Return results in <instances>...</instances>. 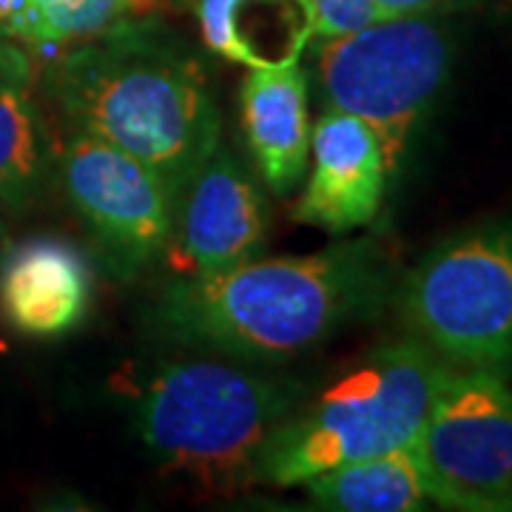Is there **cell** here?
<instances>
[{"label": "cell", "mask_w": 512, "mask_h": 512, "mask_svg": "<svg viewBox=\"0 0 512 512\" xmlns=\"http://www.w3.org/2000/svg\"><path fill=\"white\" fill-rule=\"evenodd\" d=\"M384 291L376 248L359 239L305 256L248 259L180 276L160 296L157 325L188 348L239 359H285L370 313Z\"/></svg>", "instance_id": "6da1fadb"}, {"label": "cell", "mask_w": 512, "mask_h": 512, "mask_svg": "<svg viewBox=\"0 0 512 512\" xmlns=\"http://www.w3.org/2000/svg\"><path fill=\"white\" fill-rule=\"evenodd\" d=\"M57 100L80 134L154 168L177 197L220 148V111L200 60L128 23L60 60Z\"/></svg>", "instance_id": "7a4b0ae2"}, {"label": "cell", "mask_w": 512, "mask_h": 512, "mask_svg": "<svg viewBox=\"0 0 512 512\" xmlns=\"http://www.w3.org/2000/svg\"><path fill=\"white\" fill-rule=\"evenodd\" d=\"M296 390L222 362L154 370L134 399V430L165 476L211 495L256 484L268 439L291 416Z\"/></svg>", "instance_id": "3957f363"}, {"label": "cell", "mask_w": 512, "mask_h": 512, "mask_svg": "<svg viewBox=\"0 0 512 512\" xmlns=\"http://www.w3.org/2000/svg\"><path fill=\"white\" fill-rule=\"evenodd\" d=\"M450 370L416 339L370 350L276 427L256 481L296 487L330 467L410 447Z\"/></svg>", "instance_id": "277c9868"}, {"label": "cell", "mask_w": 512, "mask_h": 512, "mask_svg": "<svg viewBox=\"0 0 512 512\" xmlns=\"http://www.w3.org/2000/svg\"><path fill=\"white\" fill-rule=\"evenodd\" d=\"M450 66V32L424 12L376 20L350 35L322 37L316 46L328 109L348 111L373 128L390 177L444 92Z\"/></svg>", "instance_id": "5b68a950"}, {"label": "cell", "mask_w": 512, "mask_h": 512, "mask_svg": "<svg viewBox=\"0 0 512 512\" xmlns=\"http://www.w3.org/2000/svg\"><path fill=\"white\" fill-rule=\"evenodd\" d=\"M402 316L464 370H512V220L444 239L404 279Z\"/></svg>", "instance_id": "8992f818"}, {"label": "cell", "mask_w": 512, "mask_h": 512, "mask_svg": "<svg viewBox=\"0 0 512 512\" xmlns=\"http://www.w3.org/2000/svg\"><path fill=\"white\" fill-rule=\"evenodd\" d=\"M407 450L430 501L512 512V387L493 370H450Z\"/></svg>", "instance_id": "52a82bcc"}, {"label": "cell", "mask_w": 512, "mask_h": 512, "mask_svg": "<svg viewBox=\"0 0 512 512\" xmlns=\"http://www.w3.org/2000/svg\"><path fill=\"white\" fill-rule=\"evenodd\" d=\"M63 185L117 271L134 274L163 254L174 231L177 194L154 168L106 140L80 134L63 151Z\"/></svg>", "instance_id": "ba28073f"}, {"label": "cell", "mask_w": 512, "mask_h": 512, "mask_svg": "<svg viewBox=\"0 0 512 512\" xmlns=\"http://www.w3.org/2000/svg\"><path fill=\"white\" fill-rule=\"evenodd\" d=\"M268 208L254 177L217 148L177 197L174 231L165 245L177 276H208L237 268L265 248Z\"/></svg>", "instance_id": "9c48e42d"}, {"label": "cell", "mask_w": 512, "mask_h": 512, "mask_svg": "<svg viewBox=\"0 0 512 512\" xmlns=\"http://www.w3.org/2000/svg\"><path fill=\"white\" fill-rule=\"evenodd\" d=\"M308 163L311 177L293 220L328 234H348L376 220L390 174L373 128L348 111H322L311 131Z\"/></svg>", "instance_id": "30bf717a"}, {"label": "cell", "mask_w": 512, "mask_h": 512, "mask_svg": "<svg viewBox=\"0 0 512 512\" xmlns=\"http://www.w3.org/2000/svg\"><path fill=\"white\" fill-rule=\"evenodd\" d=\"M92 302V268L60 237H32L0 262V316L35 339H52L83 322Z\"/></svg>", "instance_id": "8fae6325"}, {"label": "cell", "mask_w": 512, "mask_h": 512, "mask_svg": "<svg viewBox=\"0 0 512 512\" xmlns=\"http://www.w3.org/2000/svg\"><path fill=\"white\" fill-rule=\"evenodd\" d=\"M242 131L265 185L291 194L311 160L308 74L293 66L251 69L239 89Z\"/></svg>", "instance_id": "7c38bea8"}, {"label": "cell", "mask_w": 512, "mask_h": 512, "mask_svg": "<svg viewBox=\"0 0 512 512\" xmlns=\"http://www.w3.org/2000/svg\"><path fill=\"white\" fill-rule=\"evenodd\" d=\"M205 46L245 69L299 63L316 37L311 0H197Z\"/></svg>", "instance_id": "4fadbf2b"}, {"label": "cell", "mask_w": 512, "mask_h": 512, "mask_svg": "<svg viewBox=\"0 0 512 512\" xmlns=\"http://www.w3.org/2000/svg\"><path fill=\"white\" fill-rule=\"evenodd\" d=\"M313 507L333 512H416L427 507V490L410 450L359 458L305 481Z\"/></svg>", "instance_id": "5bb4252c"}, {"label": "cell", "mask_w": 512, "mask_h": 512, "mask_svg": "<svg viewBox=\"0 0 512 512\" xmlns=\"http://www.w3.org/2000/svg\"><path fill=\"white\" fill-rule=\"evenodd\" d=\"M157 0H26L9 32L35 46L77 43L126 23L131 12L143 15Z\"/></svg>", "instance_id": "9a60e30c"}, {"label": "cell", "mask_w": 512, "mask_h": 512, "mask_svg": "<svg viewBox=\"0 0 512 512\" xmlns=\"http://www.w3.org/2000/svg\"><path fill=\"white\" fill-rule=\"evenodd\" d=\"M15 77L3 74L0 80V202L20 208L37 185L40 143L32 103Z\"/></svg>", "instance_id": "2e32d148"}, {"label": "cell", "mask_w": 512, "mask_h": 512, "mask_svg": "<svg viewBox=\"0 0 512 512\" xmlns=\"http://www.w3.org/2000/svg\"><path fill=\"white\" fill-rule=\"evenodd\" d=\"M316 37L350 35L382 20L376 0H311Z\"/></svg>", "instance_id": "e0dca14e"}, {"label": "cell", "mask_w": 512, "mask_h": 512, "mask_svg": "<svg viewBox=\"0 0 512 512\" xmlns=\"http://www.w3.org/2000/svg\"><path fill=\"white\" fill-rule=\"evenodd\" d=\"M439 3H444V0H376L382 20L404 18V15H421V12H430Z\"/></svg>", "instance_id": "ac0fdd59"}, {"label": "cell", "mask_w": 512, "mask_h": 512, "mask_svg": "<svg viewBox=\"0 0 512 512\" xmlns=\"http://www.w3.org/2000/svg\"><path fill=\"white\" fill-rule=\"evenodd\" d=\"M23 6H26V0H0V26L9 29L12 20L23 12Z\"/></svg>", "instance_id": "d6986e66"}, {"label": "cell", "mask_w": 512, "mask_h": 512, "mask_svg": "<svg viewBox=\"0 0 512 512\" xmlns=\"http://www.w3.org/2000/svg\"><path fill=\"white\" fill-rule=\"evenodd\" d=\"M23 66V60H20L18 52H12V49H0V74H20L18 69Z\"/></svg>", "instance_id": "ffe728a7"}, {"label": "cell", "mask_w": 512, "mask_h": 512, "mask_svg": "<svg viewBox=\"0 0 512 512\" xmlns=\"http://www.w3.org/2000/svg\"><path fill=\"white\" fill-rule=\"evenodd\" d=\"M0 231H3V225H0Z\"/></svg>", "instance_id": "44dd1931"}]
</instances>
